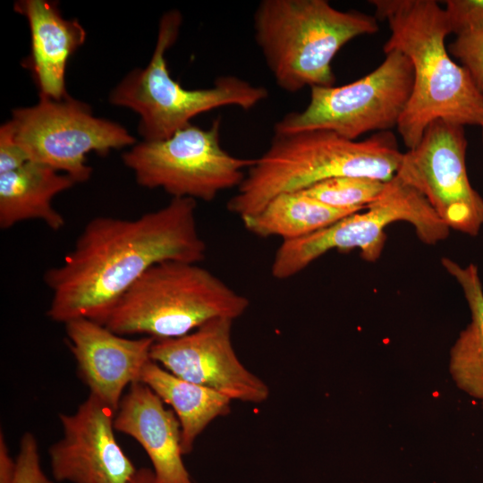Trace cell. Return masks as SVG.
I'll list each match as a JSON object with an SVG mask.
<instances>
[{
    "label": "cell",
    "instance_id": "1",
    "mask_svg": "<svg viewBox=\"0 0 483 483\" xmlns=\"http://www.w3.org/2000/svg\"><path fill=\"white\" fill-rule=\"evenodd\" d=\"M197 201L172 198L136 218L96 216L63 263L44 275L51 292L47 317L59 323H101L115 302L150 267L165 261L204 260L207 244L196 220Z\"/></svg>",
    "mask_w": 483,
    "mask_h": 483
},
{
    "label": "cell",
    "instance_id": "2",
    "mask_svg": "<svg viewBox=\"0 0 483 483\" xmlns=\"http://www.w3.org/2000/svg\"><path fill=\"white\" fill-rule=\"evenodd\" d=\"M376 18L391 30L384 52L397 50L413 67V88L397 130L408 149L441 119L483 128V93L469 72L452 60L445 10L434 0H373Z\"/></svg>",
    "mask_w": 483,
    "mask_h": 483
},
{
    "label": "cell",
    "instance_id": "3",
    "mask_svg": "<svg viewBox=\"0 0 483 483\" xmlns=\"http://www.w3.org/2000/svg\"><path fill=\"white\" fill-rule=\"evenodd\" d=\"M402 152L389 131L358 140L326 130L275 134L246 171L227 209L241 218L260 211L275 196L341 176L383 182L396 174Z\"/></svg>",
    "mask_w": 483,
    "mask_h": 483
},
{
    "label": "cell",
    "instance_id": "4",
    "mask_svg": "<svg viewBox=\"0 0 483 483\" xmlns=\"http://www.w3.org/2000/svg\"><path fill=\"white\" fill-rule=\"evenodd\" d=\"M255 41L275 83L294 93L331 87V63L352 39L378 30L376 17L341 11L326 0H262L253 15Z\"/></svg>",
    "mask_w": 483,
    "mask_h": 483
},
{
    "label": "cell",
    "instance_id": "5",
    "mask_svg": "<svg viewBox=\"0 0 483 483\" xmlns=\"http://www.w3.org/2000/svg\"><path fill=\"white\" fill-rule=\"evenodd\" d=\"M249 307L246 296L199 264L165 261L131 286L100 324L120 335L165 340L214 318L234 320Z\"/></svg>",
    "mask_w": 483,
    "mask_h": 483
},
{
    "label": "cell",
    "instance_id": "6",
    "mask_svg": "<svg viewBox=\"0 0 483 483\" xmlns=\"http://www.w3.org/2000/svg\"><path fill=\"white\" fill-rule=\"evenodd\" d=\"M182 22L178 10L162 15L148 64L129 72L108 97L112 105L139 115L138 132L144 141L166 139L191 124L195 116L213 109L233 106L248 111L268 97L265 87L234 75L219 76L209 88L182 87L172 78L165 59V52L177 40Z\"/></svg>",
    "mask_w": 483,
    "mask_h": 483
},
{
    "label": "cell",
    "instance_id": "7",
    "mask_svg": "<svg viewBox=\"0 0 483 483\" xmlns=\"http://www.w3.org/2000/svg\"><path fill=\"white\" fill-rule=\"evenodd\" d=\"M397 221L411 224L419 241L428 245L445 240L450 233L428 200L394 177L365 209L304 237L283 241L275 253L271 275L279 280L292 277L332 250L359 249L364 260L375 262L386 244V228Z\"/></svg>",
    "mask_w": 483,
    "mask_h": 483
},
{
    "label": "cell",
    "instance_id": "8",
    "mask_svg": "<svg viewBox=\"0 0 483 483\" xmlns=\"http://www.w3.org/2000/svg\"><path fill=\"white\" fill-rule=\"evenodd\" d=\"M364 77L343 85L310 88L308 106L290 112L274 126L275 134L326 130L357 140L369 131L397 127L413 88V67L397 50Z\"/></svg>",
    "mask_w": 483,
    "mask_h": 483
},
{
    "label": "cell",
    "instance_id": "9",
    "mask_svg": "<svg viewBox=\"0 0 483 483\" xmlns=\"http://www.w3.org/2000/svg\"><path fill=\"white\" fill-rule=\"evenodd\" d=\"M220 131L221 117L208 129L191 123L166 139L136 143L123 154V162L144 188L212 201L221 191L238 188L254 161L227 152Z\"/></svg>",
    "mask_w": 483,
    "mask_h": 483
},
{
    "label": "cell",
    "instance_id": "10",
    "mask_svg": "<svg viewBox=\"0 0 483 483\" xmlns=\"http://www.w3.org/2000/svg\"><path fill=\"white\" fill-rule=\"evenodd\" d=\"M10 121L30 161L65 174L76 183L91 176L86 157L90 152L106 156L136 144L123 125L95 116L89 105L70 95L61 99L39 95L35 105L13 109Z\"/></svg>",
    "mask_w": 483,
    "mask_h": 483
},
{
    "label": "cell",
    "instance_id": "11",
    "mask_svg": "<svg viewBox=\"0 0 483 483\" xmlns=\"http://www.w3.org/2000/svg\"><path fill=\"white\" fill-rule=\"evenodd\" d=\"M466 150L464 127L436 120L402 154L394 177L419 191L450 229L476 236L483 227V198L469 180Z\"/></svg>",
    "mask_w": 483,
    "mask_h": 483
},
{
    "label": "cell",
    "instance_id": "12",
    "mask_svg": "<svg viewBox=\"0 0 483 483\" xmlns=\"http://www.w3.org/2000/svg\"><path fill=\"white\" fill-rule=\"evenodd\" d=\"M233 322L217 318L183 336L156 340L150 358L174 376L231 400L261 403L269 388L239 360L232 343Z\"/></svg>",
    "mask_w": 483,
    "mask_h": 483
},
{
    "label": "cell",
    "instance_id": "13",
    "mask_svg": "<svg viewBox=\"0 0 483 483\" xmlns=\"http://www.w3.org/2000/svg\"><path fill=\"white\" fill-rule=\"evenodd\" d=\"M115 411L92 394L59 414L63 437L49 448L54 479L71 483H127L137 469L114 436Z\"/></svg>",
    "mask_w": 483,
    "mask_h": 483
},
{
    "label": "cell",
    "instance_id": "14",
    "mask_svg": "<svg viewBox=\"0 0 483 483\" xmlns=\"http://www.w3.org/2000/svg\"><path fill=\"white\" fill-rule=\"evenodd\" d=\"M64 326L79 376L89 394L115 411L125 387L139 381L143 367L151 360L156 340L149 336L128 338L84 318Z\"/></svg>",
    "mask_w": 483,
    "mask_h": 483
},
{
    "label": "cell",
    "instance_id": "15",
    "mask_svg": "<svg viewBox=\"0 0 483 483\" xmlns=\"http://www.w3.org/2000/svg\"><path fill=\"white\" fill-rule=\"evenodd\" d=\"M164 403L144 383H132L115 411L114 429L142 446L157 483H193L182 460L180 421Z\"/></svg>",
    "mask_w": 483,
    "mask_h": 483
},
{
    "label": "cell",
    "instance_id": "16",
    "mask_svg": "<svg viewBox=\"0 0 483 483\" xmlns=\"http://www.w3.org/2000/svg\"><path fill=\"white\" fill-rule=\"evenodd\" d=\"M13 10L29 24L30 52L23 66L30 71L39 95L66 97L65 70L70 57L85 42L84 28L77 19L64 18L54 1L19 0Z\"/></svg>",
    "mask_w": 483,
    "mask_h": 483
},
{
    "label": "cell",
    "instance_id": "17",
    "mask_svg": "<svg viewBox=\"0 0 483 483\" xmlns=\"http://www.w3.org/2000/svg\"><path fill=\"white\" fill-rule=\"evenodd\" d=\"M74 184L69 175L33 161L0 174V228L6 230L24 221L38 220L53 231L61 230L65 220L52 202Z\"/></svg>",
    "mask_w": 483,
    "mask_h": 483
},
{
    "label": "cell",
    "instance_id": "18",
    "mask_svg": "<svg viewBox=\"0 0 483 483\" xmlns=\"http://www.w3.org/2000/svg\"><path fill=\"white\" fill-rule=\"evenodd\" d=\"M139 381L173 408L181 424L183 454L192 451L195 440L209 423L230 412L229 397L178 377L152 360L143 367Z\"/></svg>",
    "mask_w": 483,
    "mask_h": 483
},
{
    "label": "cell",
    "instance_id": "19",
    "mask_svg": "<svg viewBox=\"0 0 483 483\" xmlns=\"http://www.w3.org/2000/svg\"><path fill=\"white\" fill-rule=\"evenodd\" d=\"M441 264L461 286L470 312V322L451 348L450 373L461 390L483 402V286L479 269L446 257Z\"/></svg>",
    "mask_w": 483,
    "mask_h": 483
},
{
    "label": "cell",
    "instance_id": "20",
    "mask_svg": "<svg viewBox=\"0 0 483 483\" xmlns=\"http://www.w3.org/2000/svg\"><path fill=\"white\" fill-rule=\"evenodd\" d=\"M356 212L360 211L332 208L300 191L275 196L260 211L242 220L245 228L257 236H279L291 241Z\"/></svg>",
    "mask_w": 483,
    "mask_h": 483
},
{
    "label": "cell",
    "instance_id": "21",
    "mask_svg": "<svg viewBox=\"0 0 483 483\" xmlns=\"http://www.w3.org/2000/svg\"><path fill=\"white\" fill-rule=\"evenodd\" d=\"M386 182L363 176H341L301 191L332 208L361 211L378 199Z\"/></svg>",
    "mask_w": 483,
    "mask_h": 483
},
{
    "label": "cell",
    "instance_id": "22",
    "mask_svg": "<svg viewBox=\"0 0 483 483\" xmlns=\"http://www.w3.org/2000/svg\"><path fill=\"white\" fill-rule=\"evenodd\" d=\"M449 51L460 60L483 93V28L456 36Z\"/></svg>",
    "mask_w": 483,
    "mask_h": 483
},
{
    "label": "cell",
    "instance_id": "23",
    "mask_svg": "<svg viewBox=\"0 0 483 483\" xmlns=\"http://www.w3.org/2000/svg\"><path fill=\"white\" fill-rule=\"evenodd\" d=\"M445 3L451 33L458 36L483 28V0H447Z\"/></svg>",
    "mask_w": 483,
    "mask_h": 483
},
{
    "label": "cell",
    "instance_id": "24",
    "mask_svg": "<svg viewBox=\"0 0 483 483\" xmlns=\"http://www.w3.org/2000/svg\"><path fill=\"white\" fill-rule=\"evenodd\" d=\"M13 483H54L42 470L37 440L29 432L20 442Z\"/></svg>",
    "mask_w": 483,
    "mask_h": 483
},
{
    "label": "cell",
    "instance_id": "25",
    "mask_svg": "<svg viewBox=\"0 0 483 483\" xmlns=\"http://www.w3.org/2000/svg\"><path fill=\"white\" fill-rule=\"evenodd\" d=\"M29 161L15 140L13 125L8 120L0 126V174L13 171Z\"/></svg>",
    "mask_w": 483,
    "mask_h": 483
},
{
    "label": "cell",
    "instance_id": "26",
    "mask_svg": "<svg viewBox=\"0 0 483 483\" xmlns=\"http://www.w3.org/2000/svg\"><path fill=\"white\" fill-rule=\"evenodd\" d=\"M16 474V461L8 451L5 437L0 434V483H13Z\"/></svg>",
    "mask_w": 483,
    "mask_h": 483
},
{
    "label": "cell",
    "instance_id": "27",
    "mask_svg": "<svg viewBox=\"0 0 483 483\" xmlns=\"http://www.w3.org/2000/svg\"><path fill=\"white\" fill-rule=\"evenodd\" d=\"M127 483H157L153 470L140 468L135 471Z\"/></svg>",
    "mask_w": 483,
    "mask_h": 483
},
{
    "label": "cell",
    "instance_id": "28",
    "mask_svg": "<svg viewBox=\"0 0 483 483\" xmlns=\"http://www.w3.org/2000/svg\"><path fill=\"white\" fill-rule=\"evenodd\" d=\"M482 129V133H481V136H482V145H483V128Z\"/></svg>",
    "mask_w": 483,
    "mask_h": 483
},
{
    "label": "cell",
    "instance_id": "29",
    "mask_svg": "<svg viewBox=\"0 0 483 483\" xmlns=\"http://www.w3.org/2000/svg\"></svg>",
    "mask_w": 483,
    "mask_h": 483
}]
</instances>
